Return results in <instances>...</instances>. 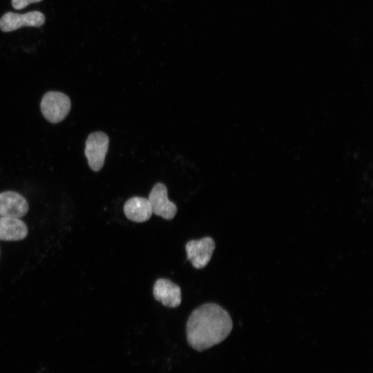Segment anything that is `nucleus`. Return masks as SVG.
<instances>
[{
  "label": "nucleus",
  "mask_w": 373,
  "mask_h": 373,
  "mask_svg": "<svg viewBox=\"0 0 373 373\" xmlns=\"http://www.w3.org/2000/svg\"><path fill=\"white\" fill-rule=\"evenodd\" d=\"M233 327L229 314L216 303L195 309L186 325V341L193 349L202 352L223 341Z\"/></svg>",
  "instance_id": "obj_1"
},
{
  "label": "nucleus",
  "mask_w": 373,
  "mask_h": 373,
  "mask_svg": "<svg viewBox=\"0 0 373 373\" xmlns=\"http://www.w3.org/2000/svg\"><path fill=\"white\" fill-rule=\"evenodd\" d=\"M41 111L44 117L50 123L64 120L71 108L70 99L66 94L59 91L47 92L41 101Z\"/></svg>",
  "instance_id": "obj_2"
},
{
  "label": "nucleus",
  "mask_w": 373,
  "mask_h": 373,
  "mask_svg": "<svg viewBox=\"0 0 373 373\" xmlns=\"http://www.w3.org/2000/svg\"><path fill=\"white\" fill-rule=\"evenodd\" d=\"M109 138L102 131L90 133L85 144V155L89 167L94 171H99L104 164L108 151Z\"/></svg>",
  "instance_id": "obj_3"
},
{
  "label": "nucleus",
  "mask_w": 373,
  "mask_h": 373,
  "mask_svg": "<svg viewBox=\"0 0 373 373\" xmlns=\"http://www.w3.org/2000/svg\"><path fill=\"white\" fill-rule=\"evenodd\" d=\"M216 248L214 240L210 237L189 241L185 247L186 259L196 269L204 268L210 261Z\"/></svg>",
  "instance_id": "obj_4"
},
{
  "label": "nucleus",
  "mask_w": 373,
  "mask_h": 373,
  "mask_svg": "<svg viewBox=\"0 0 373 373\" xmlns=\"http://www.w3.org/2000/svg\"><path fill=\"white\" fill-rule=\"evenodd\" d=\"M46 18L43 13L39 11H32L25 14H18L12 12L5 13L0 19V29L3 32H11L22 26H41Z\"/></svg>",
  "instance_id": "obj_5"
},
{
  "label": "nucleus",
  "mask_w": 373,
  "mask_h": 373,
  "mask_svg": "<svg viewBox=\"0 0 373 373\" xmlns=\"http://www.w3.org/2000/svg\"><path fill=\"white\" fill-rule=\"evenodd\" d=\"M152 212L165 220L173 219L177 213V207L167 196L166 186L160 182L154 185L148 198Z\"/></svg>",
  "instance_id": "obj_6"
},
{
  "label": "nucleus",
  "mask_w": 373,
  "mask_h": 373,
  "mask_svg": "<svg viewBox=\"0 0 373 373\" xmlns=\"http://www.w3.org/2000/svg\"><path fill=\"white\" fill-rule=\"evenodd\" d=\"M26 198L20 193L7 191L0 193V216L19 218L28 211Z\"/></svg>",
  "instance_id": "obj_7"
},
{
  "label": "nucleus",
  "mask_w": 373,
  "mask_h": 373,
  "mask_svg": "<svg viewBox=\"0 0 373 373\" xmlns=\"http://www.w3.org/2000/svg\"><path fill=\"white\" fill-rule=\"evenodd\" d=\"M153 294L156 300L166 307L175 308L181 303L180 287L169 279H157L153 285Z\"/></svg>",
  "instance_id": "obj_8"
},
{
  "label": "nucleus",
  "mask_w": 373,
  "mask_h": 373,
  "mask_svg": "<svg viewBox=\"0 0 373 373\" xmlns=\"http://www.w3.org/2000/svg\"><path fill=\"white\" fill-rule=\"evenodd\" d=\"M28 233L26 224L19 218L0 216V240L19 241Z\"/></svg>",
  "instance_id": "obj_9"
},
{
  "label": "nucleus",
  "mask_w": 373,
  "mask_h": 373,
  "mask_svg": "<svg viewBox=\"0 0 373 373\" xmlns=\"http://www.w3.org/2000/svg\"><path fill=\"white\" fill-rule=\"evenodd\" d=\"M126 217L135 222L147 221L152 216V209L148 199L142 197L129 198L124 204Z\"/></svg>",
  "instance_id": "obj_10"
},
{
  "label": "nucleus",
  "mask_w": 373,
  "mask_h": 373,
  "mask_svg": "<svg viewBox=\"0 0 373 373\" xmlns=\"http://www.w3.org/2000/svg\"><path fill=\"white\" fill-rule=\"evenodd\" d=\"M41 1L42 0H12V6L16 10H21L30 3H37Z\"/></svg>",
  "instance_id": "obj_11"
}]
</instances>
